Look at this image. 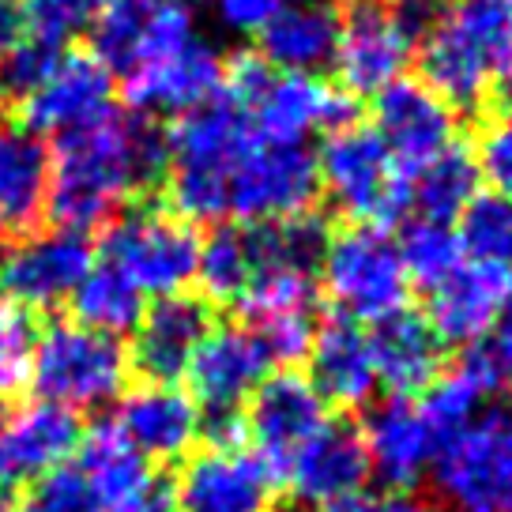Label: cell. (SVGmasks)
Wrapping results in <instances>:
<instances>
[{
    "mask_svg": "<svg viewBox=\"0 0 512 512\" xmlns=\"http://www.w3.org/2000/svg\"><path fill=\"white\" fill-rule=\"evenodd\" d=\"M166 174V128L144 113L106 110L68 128L49 151L46 215L57 230L91 234L128 200L144 196Z\"/></svg>",
    "mask_w": 512,
    "mask_h": 512,
    "instance_id": "6da1fadb",
    "label": "cell"
},
{
    "mask_svg": "<svg viewBox=\"0 0 512 512\" xmlns=\"http://www.w3.org/2000/svg\"><path fill=\"white\" fill-rule=\"evenodd\" d=\"M253 140L249 117L223 95L166 128V196L177 219L223 223L230 215V174Z\"/></svg>",
    "mask_w": 512,
    "mask_h": 512,
    "instance_id": "7a4b0ae2",
    "label": "cell"
},
{
    "mask_svg": "<svg viewBox=\"0 0 512 512\" xmlns=\"http://www.w3.org/2000/svg\"><path fill=\"white\" fill-rule=\"evenodd\" d=\"M512 42V0H452L418 34L422 83L452 110H475L494 91Z\"/></svg>",
    "mask_w": 512,
    "mask_h": 512,
    "instance_id": "3957f363",
    "label": "cell"
},
{
    "mask_svg": "<svg viewBox=\"0 0 512 512\" xmlns=\"http://www.w3.org/2000/svg\"><path fill=\"white\" fill-rule=\"evenodd\" d=\"M128 347L121 339L102 336L80 320H49L34 336L31 384L34 400L64 411H98L121 400L128 384Z\"/></svg>",
    "mask_w": 512,
    "mask_h": 512,
    "instance_id": "277c9868",
    "label": "cell"
},
{
    "mask_svg": "<svg viewBox=\"0 0 512 512\" xmlns=\"http://www.w3.org/2000/svg\"><path fill=\"white\" fill-rule=\"evenodd\" d=\"M317 181L347 219L358 226H392L411 211V174L388 155L373 125L336 128L324 136Z\"/></svg>",
    "mask_w": 512,
    "mask_h": 512,
    "instance_id": "5b68a950",
    "label": "cell"
},
{
    "mask_svg": "<svg viewBox=\"0 0 512 512\" xmlns=\"http://www.w3.org/2000/svg\"><path fill=\"white\" fill-rule=\"evenodd\" d=\"M95 256L117 275H125L144 298H166L196 279L200 234L170 208L132 204L106 223Z\"/></svg>",
    "mask_w": 512,
    "mask_h": 512,
    "instance_id": "8992f818",
    "label": "cell"
},
{
    "mask_svg": "<svg viewBox=\"0 0 512 512\" xmlns=\"http://www.w3.org/2000/svg\"><path fill=\"white\" fill-rule=\"evenodd\" d=\"M430 475L445 512H512L509 407H486L441 441Z\"/></svg>",
    "mask_w": 512,
    "mask_h": 512,
    "instance_id": "52a82bcc",
    "label": "cell"
},
{
    "mask_svg": "<svg viewBox=\"0 0 512 512\" xmlns=\"http://www.w3.org/2000/svg\"><path fill=\"white\" fill-rule=\"evenodd\" d=\"M320 275L339 317L354 324H377L396 309H407L411 279L403 272L396 238H388L381 226H351L332 234Z\"/></svg>",
    "mask_w": 512,
    "mask_h": 512,
    "instance_id": "ba28073f",
    "label": "cell"
},
{
    "mask_svg": "<svg viewBox=\"0 0 512 512\" xmlns=\"http://www.w3.org/2000/svg\"><path fill=\"white\" fill-rule=\"evenodd\" d=\"M415 19L396 0H351L339 12V38L332 68L339 76V91L351 95H381L384 87L403 80L418 46Z\"/></svg>",
    "mask_w": 512,
    "mask_h": 512,
    "instance_id": "9c48e42d",
    "label": "cell"
},
{
    "mask_svg": "<svg viewBox=\"0 0 512 512\" xmlns=\"http://www.w3.org/2000/svg\"><path fill=\"white\" fill-rule=\"evenodd\" d=\"M317 196V159L298 144L253 140L230 174V215L245 226L313 211Z\"/></svg>",
    "mask_w": 512,
    "mask_h": 512,
    "instance_id": "30bf717a",
    "label": "cell"
},
{
    "mask_svg": "<svg viewBox=\"0 0 512 512\" xmlns=\"http://www.w3.org/2000/svg\"><path fill=\"white\" fill-rule=\"evenodd\" d=\"M241 418L260 464L279 482L294 464V456L328 426V403L320 400V392L305 373L279 369L260 381Z\"/></svg>",
    "mask_w": 512,
    "mask_h": 512,
    "instance_id": "8fae6325",
    "label": "cell"
},
{
    "mask_svg": "<svg viewBox=\"0 0 512 512\" xmlns=\"http://www.w3.org/2000/svg\"><path fill=\"white\" fill-rule=\"evenodd\" d=\"M272 501L275 475L245 445L196 448L170 486L174 512H272Z\"/></svg>",
    "mask_w": 512,
    "mask_h": 512,
    "instance_id": "7c38bea8",
    "label": "cell"
},
{
    "mask_svg": "<svg viewBox=\"0 0 512 512\" xmlns=\"http://www.w3.org/2000/svg\"><path fill=\"white\" fill-rule=\"evenodd\" d=\"M95 245L87 234L49 230V234H23L0 256V294H8L19 309H57L72 302L87 272L95 268Z\"/></svg>",
    "mask_w": 512,
    "mask_h": 512,
    "instance_id": "4fadbf2b",
    "label": "cell"
},
{
    "mask_svg": "<svg viewBox=\"0 0 512 512\" xmlns=\"http://www.w3.org/2000/svg\"><path fill=\"white\" fill-rule=\"evenodd\" d=\"M80 418L64 407L27 400L0 411V512L80 445Z\"/></svg>",
    "mask_w": 512,
    "mask_h": 512,
    "instance_id": "5bb4252c",
    "label": "cell"
},
{
    "mask_svg": "<svg viewBox=\"0 0 512 512\" xmlns=\"http://www.w3.org/2000/svg\"><path fill=\"white\" fill-rule=\"evenodd\" d=\"M219 87H223V57L200 34L121 76V95L128 110L144 117H155V113L181 117L211 102L219 95Z\"/></svg>",
    "mask_w": 512,
    "mask_h": 512,
    "instance_id": "9a60e30c",
    "label": "cell"
},
{
    "mask_svg": "<svg viewBox=\"0 0 512 512\" xmlns=\"http://www.w3.org/2000/svg\"><path fill=\"white\" fill-rule=\"evenodd\" d=\"M189 8L170 0H106L91 23V53L110 68V76H128L132 68L166 49L196 38Z\"/></svg>",
    "mask_w": 512,
    "mask_h": 512,
    "instance_id": "2e32d148",
    "label": "cell"
},
{
    "mask_svg": "<svg viewBox=\"0 0 512 512\" xmlns=\"http://www.w3.org/2000/svg\"><path fill=\"white\" fill-rule=\"evenodd\" d=\"M272 362L249 324H215L189 362V396L200 415H241Z\"/></svg>",
    "mask_w": 512,
    "mask_h": 512,
    "instance_id": "e0dca14e",
    "label": "cell"
},
{
    "mask_svg": "<svg viewBox=\"0 0 512 512\" xmlns=\"http://www.w3.org/2000/svg\"><path fill=\"white\" fill-rule=\"evenodd\" d=\"M113 106V76L91 49H61L57 64L16 106L19 125L34 136H61Z\"/></svg>",
    "mask_w": 512,
    "mask_h": 512,
    "instance_id": "ac0fdd59",
    "label": "cell"
},
{
    "mask_svg": "<svg viewBox=\"0 0 512 512\" xmlns=\"http://www.w3.org/2000/svg\"><path fill=\"white\" fill-rule=\"evenodd\" d=\"M249 128L264 144H298L305 147L317 132H336L351 125L354 106L339 87L324 83L320 76H287L275 72L268 87L260 91L253 106L245 110Z\"/></svg>",
    "mask_w": 512,
    "mask_h": 512,
    "instance_id": "d6986e66",
    "label": "cell"
},
{
    "mask_svg": "<svg viewBox=\"0 0 512 512\" xmlns=\"http://www.w3.org/2000/svg\"><path fill=\"white\" fill-rule=\"evenodd\" d=\"M215 328L211 305L200 294L177 290L166 298L144 305V317L132 328V351L128 362L140 369L147 381L177 384L189 373L192 354Z\"/></svg>",
    "mask_w": 512,
    "mask_h": 512,
    "instance_id": "ffe728a7",
    "label": "cell"
},
{
    "mask_svg": "<svg viewBox=\"0 0 512 512\" xmlns=\"http://www.w3.org/2000/svg\"><path fill=\"white\" fill-rule=\"evenodd\" d=\"M373 132L407 174L456 144V110L445 106L422 80H396L377 95Z\"/></svg>",
    "mask_w": 512,
    "mask_h": 512,
    "instance_id": "44dd1931",
    "label": "cell"
},
{
    "mask_svg": "<svg viewBox=\"0 0 512 512\" xmlns=\"http://www.w3.org/2000/svg\"><path fill=\"white\" fill-rule=\"evenodd\" d=\"M117 430L128 437V445L144 456L147 464H174L185 460L192 445L200 441V407L181 384L144 381L128 388L117 400V415L110 418Z\"/></svg>",
    "mask_w": 512,
    "mask_h": 512,
    "instance_id": "7402d4cb",
    "label": "cell"
},
{
    "mask_svg": "<svg viewBox=\"0 0 512 512\" xmlns=\"http://www.w3.org/2000/svg\"><path fill=\"white\" fill-rule=\"evenodd\" d=\"M358 433L369 456V475H377L388 490H407V494L430 475L437 448H441L437 433L426 426L415 403L400 396L369 407Z\"/></svg>",
    "mask_w": 512,
    "mask_h": 512,
    "instance_id": "603a6c76",
    "label": "cell"
},
{
    "mask_svg": "<svg viewBox=\"0 0 512 512\" xmlns=\"http://www.w3.org/2000/svg\"><path fill=\"white\" fill-rule=\"evenodd\" d=\"M512 305V272L482 268L464 260L445 283H437L426 298L430 328L441 343L471 347L497 324V317Z\"/></svg>",
    "mask_w": 512,
    "mask_h": 512,
    "instance_id": "cb8c5ba5",
    "label": "cell"
},
{
    "mask_svg": "<svg viewBox=\"0 0 512 512\" xmlns=\"http://www.w3.org/2000/svg\"><path fill=\"white\" fill-rule=\"evenodd\" d=\"M283 479L298 501L313 509H332L347 497L362 494L369 479V456L358 426L343 418H328V426L294 456Z\"/></svg>",
    "mask_w": 512,
    "mask_h": 512,
    "instance_id": "d4e9b609",
    "label": "cell"
},
{
    "mask_svg": "<svg viewBox=\"0 0 512 512\" xmlns=\"http://www.w3.org/2000/svg\"><path fill=\"white\" fill-rule=\"evenodd\" d=\"M369 351L377 369V388L392 396H418L426 392L445 366V343L437 339L430 320L415 309H396L392 317L369 324Z\"/></svg>",
    "mask_w": 512,
    "mask_h": 512,
    "instance_id": "484cf974",
    "label": "cell"
},
{
    "mask_svg": "<svg viewBox=\"0 0 512 512\" xmlns=\"http://www.w3.org/2000/svg\"><path fill=\"white\" fill-rule=\"evenodd\" d=\"M256 38L268 68L287 76H317L336 57L339 12L320 0H283Z\"/></svg>",
    "mask_w": 512,
    "mask_h": 512,
    "instance_id": "4316f807",
    "label": "cell"
},
{
    "mask_svg": "<svg viewBox=\"0 0 512 512\" xmlns=\"http://www.w3.org/2000/svg\"><path fill=\"white\" fill-rule=\"evenodd\" d=\"M305 362H309V384L332 407H366L377 392V369L366 328H358L347 317L320 324Z\"/></svg>",
    "mask_w": 512,
    "mask_h": 512,
    "instance_id": "83f0119b",
    "label": "cell"
},
{
    "mask_svg": "<svg viewBox=\"0 0 512 512\" xmlns=\"http://www.w3.org/2000/svg\"><path fill=\"white\" fill-rule=\"evenodd\" d=\"M87 482L95 486L98 501L106 512H128L136 509L144 497H151L162 482L136 448L128 445V437L113 422H98L87 433H80L76 445V460Z\"/></svg>",
    "mask_w": 512,
    "mask_h": 512,
    "instance_id": "f1b7e54d",
    "label": "cell"
},
{
    "mask_svg": "<svg viewBox=\"0 0 512 512\" xmlns=\"http://www.w3.org/2000/svg\"><path fill=\"white\" fill-rule=\"evenodd\" d=\"M49 147L23 125H0V230L31 234L46 215Z\"/></svg>",
    "mask_w": 512,
    "mask_h": 512,
    "instance_id": "f546056e",
    "label": "cell"
},
{
    "mask_svg": "<svg viewBox=\"0 0 512 512\" xmlns=\"http://www.w3.org/2000/svg\"><path fill=\"white\" fill-rule=\"evenodd\" d=\"M482 174L475 155L460 140L430 159L422 170L411 174V208H418V219L433 223H456L464 208L479 196Z\"/></svg>",
    "mask_w": 512,
    "mask_h": 512,
    "instance_id": "4dcf8cb0",
    "label": "cell"
},
{
    "mask_svg": "<svg viewBox=\"0 0 512 512\" xmlns=\"http://www.w3.org/2000/svg\"><path fill=\"white\" fill-rule=\"evenodd\" d=\"M256 275V253L249 226L245 223H219L208 238L200 241L196 256V283L204 302L238 305Z\"/></svg>",
    "mask_w": 512,
    "mask_h": 512,
    "instance_id": "1f68e13d",
    "label": "cell"
},
{
    "mask_svg": "<svg viewBox=\"0 0 512 512\" xmlns=\"http://www.w3.org/2000/svg\"><path fill=\"white\" fill-rule=\"evenodd\" d=\"M144 305V294L132 287L125 275L113 272L110 264H102V260H95V268L87 272V279L72 294L76 320L113 339H121L125 332H132L140 324Z\"/></svg>",
    "mask_w": 512,
    "mask_h": 512,
    "instance_id": "d6a6232c",
    "label": "cell"
},
{
    "mask_svg": "<svg viewBox=\"0 0 512 512\" xmlns=\"http://www.w3.org/2000/svg\"><path fill=\"white\" fill-rule=\"evenodd\" d=\"M452 226H456L464 260L497 268V272H512V196L479 189V196Z\"/></svg>",
    "mask_w": 512,
    "mask_h": 512,
    "instance_id": "836d02e7",
    "label": "cell"
},
{
    "mask_svg": "<svg viewBox=\"0 0 512 512\" xmlns=\"http://www.w3.org/2000/svg\"><path fill=\"white\" fill-rule=\"evenodd\" d=\"M396 249H400L407 279L418 283L422 290H433L437 283H445L448 275L464 264V249H460V238H456L452 223L411 219L403 226Z\"/></svg>",
    "mask_w": 512,
    "mask_h": 512,
    "instance_id": "e575fe53",
    "label": "cell"
},
{
    "mask_svg": "<svg viewBox=\"0 0 512 512\" xmlns=\"http://www.w3.org/2000/svg\"><path fill=\"white\" fill-rule=\"evenodd\" d=\"M16 512H106L98 501L95 486L87 482L80 467L72 460L57 464L42 479H34L23 494L16 497Z\"/></svg>",
    "mask_w": 512,
    "mask_h": 512,
    "instance_id": "d590c367",
    "label": "cell"
},
{
    "mask_svg": "<svg viewBox=\"0 0 512 512\" xmlns=\"http://www.w3.org/2000/svg\"><path fill=\"white\" fill-rule=\"evenodd\" d=\"M482 400H486V396L456 369V373L437 377L426 392H418L415 407H418V415L426 418V426L437 433V441H448L452 433H460L471 418L479 415Z\"/></svg>",
    "mask_w": 512,
    "mask_h": 512,
    "instance_id": "8d00e7d4",
    "label": "cell"
},
{
    "mask_svg": "<svg viewBox=\"0 0 512 512\" xmlns=\"http://www.w3.org/2000/svg\"><path fill=\"white\" fill-rule=\"evenodd\" d=\"M460 373L479 388L482 396H490V392L512 381V305L497 317V324L486 336L464 347Z\"/></svg>",
    "mask_w": 512,
    "mask_h": 512,
    "instance_id": "74e56055",
    "label": "cell"
},
{
    "mask_svg": "<svg viewBox=\"0 0 512 512\" xmlns=\"http://www.w3.org/2000/svg\"><path fill=\"white\" fill-rule=\"evenodd\" d=\"M34 320L27 309H19L8 294H0V403L12 400L27 384L34 351Z\"/></svg>",
    "mask_w": 512,
    "mask_h": 512,
    "instance_id": "f35d334b",
    "label": "cell"
},
{
    "mask_svg": "<svg viewBox=\"0 0 512 512\" xmlns=\"http://www.w3.org/2000/svg\"><path fill=\"white\" fill-rule=\"evenodd\" d=\"M19 4H23L27 34L53 42V46H64L76 34L91 31V23L106 0H19Z\"/></svg>",
    "mask_w": 512,
    "mask_h": 512,
    "instance_id": "ab89813d",
    "label": "cell"
},
{
    "mask_svg": "<svg viewBox=\"0 0 512 512\" xmlns=\"http://www.w3.org/2000/svg\"><path fill=\"white\" fill-rule=\"evenodd\" d=\"M61 49L64 46L42 42V38H34V34H27L23 42H16V46L0 57V102L19 106V102L49 76V68L57 64Z\"/></svg>",
    "mask_w": 512,
    "mask_h": 512,
    "instance_id": "60d3db41",
    "label": "cell"
},
{
    "mask_svg": "<svg viewBox=\"0 0 512 512\" xmlns=\"http://www.w3.org/2000/svg\"><path fill=\"white\" fill-rule=\"evenodd\" d=\"M249 328L260 339V347H264L272 366L302 362L309 347H313V336H317L313 313H279V317L249 320Z\"/></svg>",
    "mask_w": 512,
    "mask_h": 512,
    "instance_id": "b9f144b4",
    "label": "cell"
},
{
    "mask_svg": "<svg viewBox=\"0 0 512 512\" xmlns=\"http://www.w3.org/2000/svg\"><path fill=\"white\" fill-rule=\"evenodd\" d=\"M475 162H479V174L486 177L490 189L512 196V106L482 128Z\"/></svg>",
    "mask_w": 512,
    "mask_h": 512,
    "instance_id": "7bdbcfd3",
    "label": "cell"
},
{
    "mask_svg": "<svg viewBox=\"0 0 512 512\" xmlns=\"http://www.w3.org/2000/svg\"><path fill=\"white\" fill-rule=\"evenodd\" d=\"M283 0H211L219 27L230 34H260V27L279 12Z\"/></svg>",
    "mask_w": 512,
    "mask_h": 512,
    "instance_id": "ee69618b",
    "label": "cell"
},
{
    "mask_svg": "<svg viewBox=\"0 0 512 512\" xmlns=\"http://www.w3.org/2000/svg\"><path fill=\"white\" fill-rule=\"evenodd\" d=\"M328 512H433V509L426 501H418L415 494H407V490H381V494L362 490V494L332 505Z\"/></svg>",
    "mask_w": 512,
    "mask_h": 512,
    "instance_id": "f6af8a7d",
    "label": "cell"
},
{
    "mask_svg": "<svg viewBox=\"0 0 512 512\" xmlns=\"http://www.w3.org/2000/svg\"><path fill=\"white\" fill-rule=\"evenodd\" d=\"M27 38V19L19 0H0V57Z\"/></svg>",
    "mask_w": 512,
    "mask_h": 512,
    "instance_id": "bcb514c9",
    "label": "cell"
},
{
    "mask_svg": "<svg viewBox=\"0 0 512 512\" xmlns=\"http://www.w3.org/2000/svg\"><path fill=\"white\" fill-rule=\"evenodd\" d=\"M494 87L501 91V98L512 106V42H509V49H505V57H501V64H497Z\"/></svg>",
    "mask_w": 512,
    "mask_h": 512,
    "instance_id": "7dc6e473",
    "label": "cell"
},
{
    "mask_svg": "<svg viewBox=\"0 0 512 512\" xmlns=\"http://www.w3.org/2000/svg\"><path fill=\"white\" fill-rule=\"evenodd\" d=\"M170 4H181V8H185V4H189V0H170Z\"/></svg>",
    "mask_w": 512,
    "mask_h": 512,
    "instance_id": "c3c4849f",
    "label": "cell"
},
{
    "mask_svg": "<svg viewBox=\"0 0 512 512\" xmlns=\"http://www.w3.org/2000/svg\"><path fill=\"white\" fill-rule=\"evenodd\" d=\"M320 4H328V0H320Z\"/></svg>",
    "mask_w": 512,
    "mask_h": 512,
    "instance_id": "681fc988",
    "label": "cell"
},
{
    "mask_svg": "<svg viewBox=\"0 0 512 512\" xmlns=\"http://www.w3.org/2000/svg\"><path fill=\"white\" fill-rule=\"evenodd\" d=\"M298 512H305V509H298Z\"/></svg>",
    "mask_w": 512,
    "mask_h": 512,
    "instance_id": "f907efd6",
    "label": "cell"
},
{
    "mask_svg": "<svg viewBox=\"0 0 512 512\" xmlns=\"http://www.w3.org/2000/svg\"><path fill=\"white\" fill-rule=\"evenodd\" d=\"M509 388H512V381H509Z\"/></svg>",
    "mask_w": 512,
    "mask_h": 512,
    "instance_id": "816d5d0a",
    "label": "cell"
}]
</instances>
